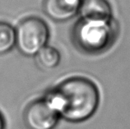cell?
<instances>
[{"label": "cell", "mask_w": 130, "mask_h": 129, "mask_svg": "<svg viewBox=\"0 0 130 129\" xmlns=\"http://www.w3.org/2000/svg\"><path fill=\"white\" fill-rule=\"evenodd\" d=\"M0 129H4V120L1 113H0Z\"/></svg>", "instance_id": "cell-9"}, {"label": "cell", "mask_w": 130, "mask_h": 129, "mask_svg": "<svg viewBox=\"0 0 130 129\" xmlns=\"http://www.w3.org/2000/svg\"><path fill=\"white\" fill-rule=\"evenodd\" d=\"M35 57L38 66L45 70L55 68L61 61L59 50L50 45L44 46Z\"/></svg>", "instance_id": "cell-7"}, {"label": "cell", "mask_w": 130, "mask_h": 129, "mask_svg": "<svg viewBox=\"0 0 130 129\" xmlns=\"http://www.w3.org/2000/svg\"><path fill=\"white\" fill-rule=\"evenodd\" d=\"M16 46V30L4 22H0V55L5 54Z\"/></svg>", "instance_id": "cell-8"}, {"label": "cell", "mask_w": 130, "mask_h": 129, "mask_svg": "<svg viewBox=\"0 0 130 129\" xmlns=\"http://www.w3.org/2000/svg\"><path fill=\"white\" fill-rule=\"evenodd\" d=\"M16 30V47L26 57H34L47 45L50 30L40 17L30 16L19 23Z\"/></svg>", "instance_id": "cell-3"}, {"label": "cell", "mask_w": 130, "mask_h": 129, "mask_svg": "<svg viewBox=\"0 0 130 129\" xmlns=\"http://www.w3.org/2000/svg\"><path fill=\"white\" fill-rule=\"evenodd\" d=\"M59 118V114L44 97L30 103L24 114L26 123L30 129H53Z\"/></svg>", "instance_id": "cell-4"}, {"label": "cell", "mask_w": 130, "mask_h": 129, "mask_svg": "<svg viewBox=\"0 0 130 129\" xmlns=\"http://www.w3.org/2000/svg\"><path fill=\"white\" fill-rule=\"evenodd\" d=\"M119 34V25L113 17L109 20L82 18L76 22L71 32L75 47L90 55L103 53L114 45Z\"/></svg>", "instance_id": "cell-2"}, {"label": "cell", "mask_w": 130, "mask_h": 129, "mask_svg": "<svg viewBox=\"0 0 130 129\" xmlns=\"http://www.w3.org/2000/svg\"><path fill=\"white\" fill-rule=\"evenodd\" d=\"M44 98L60 118L71 123L89 119L96 111L100 94L93 81L83 77L68 78L48 90Z\"/></svg>", "instance_id": "cell-1"}, {"label": "cell", "mask_w": 130, "mask_h": 129, "mask_svg": "<svg viewBox=\"0 0 130 129\" xmlns=\"http://www.w3.org/2000/svg\"><path fill=\"white\" fill-rule=\"evenodd\" d=\"M112 8L108 0H82L80 17L95 20L113 18Z\"/></svg>", "instance_id": "cell-6"}, {"label": "cell", "mask_w": 130, "mask_h": 129, "mask_svg": "<svg viewBox=\"0 0 130 129\" xmlns=\"http://www.w3.org/2000/svg\"><path fill=\"white\" fill-rule=\"evenodd\" d=\"M82 0H44V13L54 22H67L79 13Z\"/></svg>", "instance_id": "cell-5"}]
</instances>
